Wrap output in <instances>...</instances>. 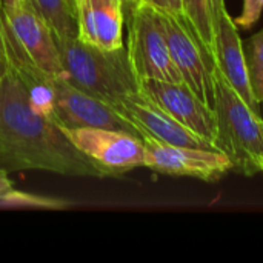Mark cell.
<instances>
[{
	"instance_id": "24",
	"label": "cell",
	"mask_w": 263,
	"mask_h": 263,
	"mask_svg": "<svg viewBox=\"0 0 263 263\" xmlns=\"http://www.w3.org/2000/svg\"><path fill=\"white\" fill-rule=\"evenodd\" d=\"M68 2H69V3H71V6L76 9V0H68Z\"/></svg>"
},
{
	"instance_id": "17",
	"label": "cell",
	"mask_w": 263,
	"mask_h": 263,
	"mask_svg": "<svg viewBox=\"0 0 263 263\" xmlns=\"http://www.w3.org/2000/svg\"><path fill=\"white\" fill-rule=\"evenodd\" d=\"M69 203L60 199L43 197L31 193H22L14 188H9L0 193V208H39V210H63Z\"/></svg>"
},
{
	"instance_id": "6",
	"label": "cell",
	"mask_w": 263,
	"mask_h": 263,
	"mask_svg": "<svg viewBox=\"0 0 263 263\" xmlns=\"http://www.w3.org/2000/svg\"><path fill=\"white\" fill-rule=\"evenodd\" d=\"M145 166L168 176H185L203 182H217L228 171H233V162L219 149L179 146L143 137Z\"/></svg>"
},
{
	"instance_id": "3",
	"label": "cell",
	"mask_w": 263,
	"mask_h": 263,
	"mask_svg": "<svg viewBox=\"0 0 263 263\" xmlns=\"http://www.w3.org/2000/svg\"><path fill=\"white\" fill-rule=\"evenodd\" d=\"M214 148L233 162V171L254 176L263 170V119L214 69Z\"/></svg>"
},
{
	"instance_id": "14",
	"label": "cell",
	"mask_w": 263,
	"mask_h": 263,
	"mask_svg": "<svg viewBox=\"0 0 263 263\" xmlns=\"http://www.w3.org/2000/svg\"><path fill=\"white\" fill-rule=\"evenodd\" d=\"M188 25L194 31L208 62L216 68V26L210 0H182Z\"/></svg>"
},
{
	"instance_id": "19",
	"label": "cell",
	"mask_w": 263,
	"mask_h": 263,
	"mask_svg": "<svg viewBox=\"0 0 263 263\" xmlns=\"http://www.w3.org/2000/svg\"><path fill=\"white\" fill-rule=\"evenodd\" d=\"M133 3L146 5V6L156 9L157 12H162V14H171V15H177V17H185L182 0H131L129 6Z\"/></svg>"
},
{
	"instance_id": "21",
	"label": "cell",
	"mask_w": 263,
	"mask_h": 263,
	"mask_svg": "<svg viewBox=\"0 0 263 263\" xmlns=\"http://www.w3.org/2000/svg\"><path fill=\"white\" fill-rule=\"evenodd\" d=\"M9 188H14V185H12V182L9 180L8 173L3 171V170H0V193L6 191V190H9Z\"/></svg>"
},
{
	"instance_id": "2",
	"label": "cell",
	"mask_w": 263,
	"mask_h": 263,
	"mask_svg": "<svg viewBox=\"0 0 263 263\" xmlns=\"http://www.w3.org/2000/svg\"><path fill=\"white\" fill-rule=\"evenodd\" d=\"M63 69L68 80L83 92L116 105L140 89L126 48L102 49L79 37L57 39Z\"/></svg>"
},
{
	"instance_id": "9",
	"label": "cell",
	"mask_w": 263,
	"mask_h": 263,
	"mask_svg": "<svg viewBox=\"0 0 263 263\" xmlns=\"http://www.w3.org/2000/svg\"><path fill=\"white\" fill-rule=\"evenodd\" d=\"M142 92L173 120L214 146V111L202 102L183 82L139 80Z\"/></svg>"
},
{
	"instance_id": "8",
	"label": "cell",
	"mask_w": 263,
	"mask_h": 263,
	"mask_svg": "<svg viewBox=\"0 0 263 263\" xmlns=\"http://www.w3.org/2000/svg\"><path fill=\"white\" fill-rule=\"evenodd\" d=\"M68 139L89 159L117 176L145 166L143 140L131 133L108 128H62Z\"/></svg>"
},
{
	"instance_id": "26",
	"label": "cell",
	"mask_w": 263,
	"mask_h": 263,
	"mask_svg": "<svg viewBox=\"0 0 263 263\" xmlns=\"http://www.w3.org/2000/svg\"><path fill=\"white\" fill-rule=\"evenodd\" d=\"M262 173H263V170H262Z\"/></svg>"
},
{
	"instance_id": "18",
	"label": "cell",
	"mask_w": 263,
	"mask_h": 263,
	"mask_svg": "<svg viewBox=\"0 0 263 263\" xmlns=\"http://www.w3.org/2000/svg\"><path fill=\"white\" fill-rule=\"evenodd\" d=\"M263 11V0H243V9L239 14L237 18H234L236 25L250 29L262 15Z\"/></svg>"
},
{
	"instance_id": "25",
	"label": "cell",
	"mask_w": 263,
	"mask_h": 263,
	"mask_svg": "<svg viewBox=\"0 0 263 263\" xmlns=\"http://www.w3.org/2000/svg\"><path fill=\"white\" fill-rule=\"evenodd\" d=\"M123 2H125V5H129L131 3V0H123Z\"/></svg>"
},
{
	"instance_id": "23",
	"label": "cell",
	"mask_w": 263,
	"mask_h": 263,
	"mask_svg": "<svg viewBox=\"0 0 263 263\" xmlns=\"http://www.w3.org/2000/svg\"><path fill=\"white\" fill-rule=\"evenodd\" d=\"M2 76H3V62L0 59V83H2Z\"/></svg>"
},
{
	"instance_id": "7",
	"label": "cell",
	"mask_w": 263,
	"mask_h": 263,
	"mask_svg": "<svg viewBox=\"0 0 263 263\" xmlns=\"http://www.w3.org/2000/svg\"><path fill=\"white\" fill-rule=\"evenodd\" d=\"M160 14L171 59L183 83L210 108L214 105V69L185 17Z\"/></svg>"
},
{
	"instance_id": "1",
	"label": "cell",
	"mask_w": 263,
	"mask_h": 263,
	"mask_svg": "<svg viewBox=\"0 0 263 263\" xmlns=\"http://www.w3.org/2000/svg\"><path fill=\"white\" fill-rule=\"evenodd\" d=\"M0 170H39L74 177H119L85 156L52 119L29 105L26 86L0 52Z\"/></svg>"
},
{
	"instance_id": "12",
	"label": "cell",
	"mask_w": 263,
	"mask_h": 263,
	"mask_svg": "<svg viewBox=\"0 0 263 263\" xmlns=\"http://www.w3.org/2000/svg\"><path fill=\"white\" fill-rule=\"evenodd\" d=\"M239 26L230 15L228 9L216 23V68L231 88L243 99V102L260 114V103L256 100L245 60L243 43L239 34Z\"/></svg>"
},
{
	"instance_id": "20",
	"label": "cell",
	"mask_w": 263,
	"mask_h": 263,
	"mask_svg": "<svg viewBox=\"0 0 263 263\" xmlns=\"http://www.w3.org/2000/svg\"><path fill=\"white\" fill-rule=\"evenodd\" d=\"M210 5H211V11H213V17H214V26H216L219 17L227 11L225 0H210Z\"/></svg>"
},
{
	"instance_id": "13",
	"label": "cell",
	"mask_w": 263,
	"mask_h": 263,
	"mask_svg": "<svg viewBox=\"0 0 263 263\" xmlns=\"http://www.w3.org/2000/svg\"><path fill=\"white\" fill-rule=\"evenodd\" d=\"M123 0H76L77 37L102 49L123 46Z\"/></svg>"
},
{
	"instance_id": "4",
	"label": "cell",
	"mask_w": 263,
	"mask_h": 263,
	"mask_svg": "<svg viewBox=\"0 0 263 263\" xmlns=\"http://www.w3.org/2000/svg\"><path fill=\"white\" fill-rule=\"evenodd\" d=\"M126 54L137 80L183 82L166 43L160 14L142 3L129 6Z\"/></svg>"
},
{
	"instance_id": "10",
	"label": "cell",
	"mask_w": 263,
	"mask_h": 263,
	"mask_svg": "<svg viewBox=\"0 0 263 263\" xmlns=\"http://www.w3.org/2000/svg\"><path fill=\"white\" fill-rule=\"evenodd\" d=\"M2 14L18 46L39 69L54 76L66 74L54 32L29 0Z\"/></svg>"
},
{
	"instance_id": "5",
	"label": "cell",
	"mask_w": 263,
	"mask_h": 263,
	"mask_svg": "<svg viewBox=\"0 0 263 263\" xmlns=\"http://www.w3.org/2000/svg\"><path fill=\"white\" fill-rule=\"evenodd\" d=\"M52 89V120L62 128H108L139 136L136 128L125 120L109 103L99 100L77 86L68 76L48 74ZM140 137V136H139ZM142 139V137H140Z\"/></svg>"
},
{
	"instance_id": "11",
	"label": "cell",
	"mask_w": 263,
	"mask_h": 263,
	"mask_svg": "<svg viewBox=\"0 0 263 263\" xmlns=\"http://www.w3.org/2000/svg\"><path fill=\"white\" fill-rule=\"evenodd\" d=\"M111 106L136 128L142 139L151 137L170 145L216 149L211 143L205 142L203 139L197 137L196 134L183 128L180 123L173 120L166 112L156 106L142 92V89Z\"/></svg>"
},
{
	"instance_id": "16",
	"label": "cell",
	"mask_w": 263,
	"mask_h": 263,
	"mask_svg": "<svg viewBox=\"0 0 263 263\" xmlns=\"http://www.w3.org/2000/svg\"><path fill=\"white\" fill-rule=\"evenodd\" d=\"M251 91L259 103H263V28L243 45Z\"/></svg>"
},
{
	"instance_id": "22",
	"label": "cell",
	"mask_w": 263,
	"mask_h": 263,
	"mask_svg": "<svg viewBox=\"0 0 263 263\" xmlns=\"http://www.w3.org/2000/svg\"><path fill=\"white\" fill-rule=\"evenodd\" d=\"M25 2H28V0H0V8H2V11H9V9L20 6Z\"/></svg>"
},
{
	"instance_id": "15",
	"label": "cell",
	"mask_w": 263,
	"mask_h": 263,
	"mask_svg": "<svg viewBox=\"0 0 263 263\" xmlns=\"http://www.w3.org/2000/svg\"><path fill=\"white\" fill-rule=\"evenodd\" d=\"M57 39L77 37L76 9L68 0H29Z\"/></svg>"
}]
</instances>
